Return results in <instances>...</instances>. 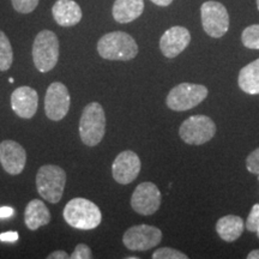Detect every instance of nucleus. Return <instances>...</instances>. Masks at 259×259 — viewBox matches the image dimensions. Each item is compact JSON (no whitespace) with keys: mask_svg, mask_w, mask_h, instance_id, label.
Wrapping results in <instances>:
<instances>
[{"mask_svg":"<svg viewBox=\"0 0 259 259\" xmlns=\"http://www.w3.org/2000/svg\"><path fill=\"white\" fill-rule=\"evenodd\" d=\"M11 3L19 14H30L38 5V0H11Z\"/></svg>","mask_w":259,"mask_h":259,"instance_id":"24","label":"nucleus"},{"mask_svg":"<svg viewBox=\"0 0 259 259\" xmlns=\"http://www.w3.org/2000/svg\"><path fill=\"white\" fill-rule=\"evenodd\" d=\"M52 15L60 27H73L80 22L83 12L73 0H57L52 8Z\"/></svg>","mask_w":259,"mask_h":259,"instance_id":"16","label":"nucleus"},{"mask_svg":"<svg viewBox=\"0 0 259 259\" xmlns=\"http://www.w3.org/2000/svg\"><path fill=\"white\" fill-rule=\"evenodd\" d=\"M48 259H67L70 258V254L65 251H54L51 254H48Z\"/></svg>","mask_w":259,"mask_h":259,"instance_id":"28","label":"nucleus"},{"mask_svg":"<svg viewBox=\"0 0 259 259\" xmlns=\"http://www.w3.org/2000/svg\"><path fill=\"white\" fill-rule=\"evenodd\" d=\"M238 83L240 89L246 94H259V59L242 67L239 73Z\"/></svg>","mask_w":259,"mask_h":259,"instance_id":"20","label":"nucleus"},{"mask_svg":"<svg viewBox=\"0 0 259 259\" xmlns=\"http://www.w3.org/2000/svg\"><path fill=\"white\" fill-rule=\"evenodd\" d=\"M144 11L143 0H115L112 9L113 18L118 23H130L137 19Z\"/></svg>","mask_w":259,"mask_h":259,"instance_id":"18","label":"nucleus"},{"mask_svg":"<svg viewBox=\"0 0 259 259\" xmlns=\"http://www.w3.org/2000/svg\"><path fill=\"white\" fill-rule=\"evenodd\" d=\"M162 194L153 183H142L136 187L131 197V206L136 212L143 216L153 215L160 209Z\"/></svg>","mask_w":259,"mask_h":259,"instance_id":"11","label":"nucleus"},{"mask_svg":"<svg viewBox=\"0 0 259 259\" xmlns=\"http://www.w3.org/2000/svg\"><path fill=\"white\" fill-rule=\"evenodd\" d=\"M244 229V221L236 215L223 216L216 223V232H218L220 238L226 242H233L240 238Z\"/></svg>","mask_w":259,"mask_h":259,"instance_id":"19","label":"nucleus"},{"mask_svg":"<svg viewBox=\"0 0 259 259\" xmlns=\"http://www.w3.org/2000/svg\"><path fill=\"white\" fill-rule=\"evenodd\" d=\"M71 259H90L93 258V252L85 244H78L76 246L72 253L70 254Z\"/></svg>","mask_w":259,"mask_h":259,"instance_id":"27","label":"nucleus"},{"mask_svg":"<svg viewBox=\"0 0 259 259\" xmlns=\"http://www.w3.org/2000/svg\"><path fill=\"white\" fill-rule=\"evenodd\" d=\"M216 125L209 116L197 114L187 118L179 128V136L190 145H202L213 138Z\"/></svg>","mask_w":259,"mask_h":259,"instance_id":"7","label":"nucleus"},{"mask_svg":"<svg viewBox=\"0 0 259 259\" xmlns=\"http://www.w3.org/2000/svg\"><path fill=\"white\" fill-rule=\"evenodd\" d=\"M106 134V114L99 102H90L83 109L79 120V136L87 147H96Z\"/></svg>","mask_w":259,"mask_h":259,"instance_id":"3","label":"nucleus"},{"mask_svg":"<svg viewBox=\"0 0 259 259\" xmlns=\"http://www.w3.org/2000/svg\"><path fill=\"white\" fill-rule=\"evenodd\" d=\"M12 111L22 119H31L36 114L38 107V95L30 87H19L11 95Z\"/></svg>","mask_w":259,"mask_h":259,"instance_id":"15","label":"nucleus"},{"mask_svg":"<svg viewBox=\"0 0 259 259\" xmlns=\"http://www.w3.org/2000/svg\"><path fill=\"white\" fill-rule=\"evenodd\" d=\"M245 228L248 232L255 233L259 228V204H254L252 208L250 215H248L247 221H246Z\"/></svg>","mask_w":259,"mask_h":259,"instance_id":"25","label":"nucleus"},{"mask_svg":"<svg viewBox=\"0 0 259 259\" xmlns=\"http://www.w3.org/2000/svg\"><path fill=\"white\" fill-rule=\"evenodd\" d=\"M241 41L246 48L259 50V24L250 25L242 31Z\"/></svg>","mask_w":259,"mask_h":259,"instance_id":"22","label":"nucleus"},{"mask_svg":"<svg viewBox=\"0 0 259 259\" xmlns=\"http://www.w3.org/2000/svg\"><path fill=\"white\" fill-rule=\"evenodd\" d=\"M150 2H153L155 5H157V6H168V5H170L171 3H173V0H150Z\"/></svg>","mask_w":259,"mask_h":259,"instance_id":"29","label":"nucleus"},{"mask_svg":"<svg viewBox=\"0 0 259 259\" xmlns=\"http://www.w3.org/2000/svg\"><path fill=\"white\" fill-rule=\"evenodd\" d=\"M12 210L11 209H8V208H4V209H0V216H3V213H11Z\"/></svg>","mask_w":259,"mask_h":259,"instance_id":"32","label":"nucleus"},{"mask_svg":"<svg viewBox=\"0 0 259 259\" xmlns=\"http://www.w3.org/2000/svg\"><path fill=\"white\" fill-rule=\"evenodd\" d=\"M24 222L30 231H36L42 226H47L51 222L50 209L40 199L30 200L25 206Z\"/></svg>","mask_w":259,"mask_h":259,"instance_id":"17","label":"nucleus"},{"mask_svg":"<svg viewBox=\"0 0 259 259\" xmlns=\"http://www.w3.org/2000/svg\"><path fill=\"white\" fill-rule=\"evenodd\" d=\"M208 89L202 84L181 83L168 94L166 103L168 108L176 112H185L194 108L208 96Z\"/></svg>","mask_w":259,"mask_h":259,"instance_id":"6","label":"nucleus"},{"mask_svg":"<svg viewBox=\"0 0 259 259\" xmlns=\"http://www.w3.org/2000/svg\"><path fill=\"white\" fill-rule=\"evenodd\" d=\"M255 233H257V235H258V238H259V228L257 229V232H255Z\"/></svg>","mask_w":259,"mask_h":259,"instance_id":"33","label":"nucleus"},{"mask_svg":"<svg viewBox=\"0 0 259 259\" xmlns=\"http://www.w3.org/2000/svg\"><path fill=\"white\" fill-rule=\"evenodd\" d=\"M66 173L56 164H45L36 174V187L40 196L52 204L59 203L63 198Z\"/></svg>","mask_w":259,"mask_h":259,"instance_id":"4","label":"nucleus"},{"mask_svg":"<svg viewBox=\"0 0 259 259\" xmlns=\"http://www.w3.org/2000/svg\"><path fill=\"white\" fill-rule=\"evenodd\" d=\"M71 105L70 93L66 85L60 82H53L47 88L45 96V113L53 121H60L69 113Z\"/></svg>","mask_w":259,"mask_h":259,"instance_id":"10","label":"nucleus"},{"mask_svg":"<svg viewBox=\"0 0 259 259\" xmlns=\"http://www.w3.org/2000/svg\"><path fill=\"white\" fill-rule=\"evenodd\" d=\"M161 240V229L149 225L131 227L122 236V242L130 251H148L160 244Z\"/></svg>","mask_w":259,"mask_h":259,"instance_id":"9","label":"nucleus"},{"mask_svg":"<svg viewBox=\"0 0 259 259\" xmlns=\"http://www.w3.org/2000/svg\"><path fill=\"white\" fill-rule=\"evenodd\" d=\"M246 168L250 173L259 176V148L252 151L248 155V157L246 158Z\"/></svg>","mask_w":259,"mask_h":259,"instance_id":"26","label":"nucleus"},{"mask_svg":"<svg viewBox=\"0 0 259 259\" xmlns=\"http://www.w3.org/2000/svg\"><path fill=\"white\" fill-rule=\"evenodd\" d=\"M248 259H259V250H253L251 251L247 255Z\"/></svg>","mask_w":259,"mask_h":259,"instance_id":"31","label":"nucleus"},{"mask_svg":"<svg viewBox=\"0 0 259 259\" xmlns=\"http://www.w3.org/2000/svg\"><path fill=\"white\" fill-rule=\"evenodd\" d=\"M200 18L204 31L209 36L219 38L229 29V15L226 6L219 2H205L200 8Z\"/></svg>","mask_w":259,"mask_h":259,"instance_id":"8","label":"nucleus"},{"mask_svg":"<svg viewBox=\"0 0 259 259\" xmlns=\"http://www.w3.org/2000/svg\"><path fill=\"white\" fill-rule=\"evenodd\" d=\"M100 57L107 60L128 61L138 54V45L127 32L112 31L105 34L97 42Z\"/></svg>","mask_w":259,"mask_h":259,"instance_id":"1","label":"nucleus"},{"mask_svg":"<svg viewBox=\"0 0 259 259\" xmlns=\"http://www.w3.org/2000/svg\"><path fill=\"white\" fill-rule=\"evenodd\" d=\"M191 42V34L186 28L171 27L160 38V50L166 58H176L186 50Z\"/></svg>","mask_w":259,"mask_h":259,"instance_id":"14","label":"nucleus"},{"mask_svg":"<svg viewBox=\"0 0 259 259\" xmlns=\"http://www.w3.org/2000/svg\"><path fill=\"white\" fill-rule=\"evenodd\" d=\"M258 180H259V176H258Z\"/></svg>","mask_w":259,"mask_h":259,"instance_id":"35","label":"nucleus"},{"mask_svg":"<svg viewBox=\"0 0 259 259\" xmlns=\"http://www.w3.org/2000/svg\"><path fill=\"white\" fill-rule=\"evenodd\" d=\"M14 61V51L11 42L4 31L0 30V71L4 72L11 69Z\"/></svg>","mask_w":259,"mask_h":259,"instance_id":"21","label":"nucleus"},{"mask_svg":"<svg viewBox=\"0 0 259 259\" xmlns=\"http://www.w3.org/2000/svg\"><path fill=\"white\" fill-rule=\"evenodd\" d=\"M142 168L141 158L131 150L122 151L115 157L112 166V174L116 183L128 185L137 179Z\"/></svg>","mask_w":259,"mask_h":259,"instance_id":"12","label":"nucleus"},{"mask_svg":"<svg viewBox=\"0 0 259 259\" xmlns=\"http://www.w3.org/2000/svg\"><path fill=\"white\" fill-rule=\"evenodd\" d=\"M59 59V40L56 32L42 30L32 44V60L35 67L42 73L50 72Z\"/></svg>","mask_w":259,"mask_h":259,"instance_id":"5","label":"nucleus"},{"mask_svg":"<svg viewBox=\"0 0 259 259\" xmlns=\"http://www.w3.org/2000/svg\"><path fill=\"white\" fill-rule=\"evenodd\" d=\"M63 216L67 225L82 231L95 229L102 221V213L99 206L85 198L71 199L65 205Z\"/></svg>","mask_w":259,"mask_h":259,"instance_id":"2","label":"nucleus"},{"mask_svg":"<svg viewBox=\"0 0 259 259\" xmlns=\"http://www.w3.org/2000/svg\"><path fill=\"white\" fill-rule=\"evenodd\" d=\"M257 8H258V10H259V0H257Z\"/></svg>","mask_w":259,"mask_h":259,"instance_id":"34","label":"nucleus"},{"mask_svg":"<svg viewBox=\"0 0 259 259\" xmlns=\"http://www.w3.org/2000/svg\"><path fill=\"white\" fill-rule=\"evenodd\" d=\"M0 163L11 176H18L25 168L27 153L17 142L5 139L0 143Z\"/></svg>","mask_w":259,"mask_h":259,"instance_id":"13","label":"nucleus"},{"mask_svg":"<svg viewBox=\"0 0 259 259\" xmlns=\"http://www.w3.org/2000/svg\"><path fill=\"white\" fill-rule=\"evenodd\" d=\"M154 259H187L189 257L183 252L170 247L158 248L153 253Z\"/></svg>","mask_w":259,"mask_h":259,"instance_id":"23","label":"nucleus"},{"mask_svg":"<svg viewBox=\"0 0 259 259\" xmlns=\"http://www.w3.org/2000/svg\"><path fill=\"white\" fill-rule=\"evenodd\" d=\"M12 234H14V233H4V234H2V236H0V239H2V240H16V239L18 238V234L11 236Z\"/></svg>","mask_w":259,"mask_h":259,"instance_id":"30","label":"nucleus"}]
</instances>
